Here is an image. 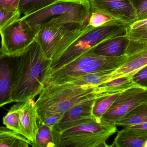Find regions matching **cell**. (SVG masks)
I'll list each match as a JSON object with an SVG mask.
<instances>
[{
  "label": "cell",
  "mask_w": 147,
  "mask_h": 147,
  "mask_svg": "<svg viewBox=\"0 0 147 147\" xmlns=\"http://www.w3.org/2000/svg\"><path fill=\"white\" fill-rule=\"evenodd\" d=\"M36 40L20 55L16 57L12 100L25 102L39 95L43 80L52 62Z\"/></svg>",
  "instance_id": "obj_1"
},
{
  "label": "cell",
  "mask_w": 147,
  "mask_h": 147,
  "mask_svg": "<svg viewBox=\"0 0 147 147\" xmlns=\"http://www.w3.org/2000/svg\"><path fill=\"white\" fill-rule=\"evenodd\" d=\"M107 93L100 91L98 86L79 85L67 83L45 86L36 101L37 112L64 113L75 105Z\"/></svg>",
  "instance_id": "obj_2"
},
{
  "label": "cell",
  "mask_w": 147,
  "mask_h": 147,
  "mask_svg": "<svg viewBox=\"0 0 147 147\" xmlns=\"http://www.w3.org/2000/svg\"><path fill=\"white\" fill-rule=\"evenodd\" d=\"M94 28L88 23L50 21L40 27L36 40L53 62L81 36Z\"/></svg>",
  "instance_id": "obj_3"
},
{
  "label": "cell",
  "mask_w": 147,
  "mask_h": 147,
  "mask_svg": "<svg viewBox=\"0 0 147 147\" xmlns=\"http://www.w3.org/2000/svg\"><path fill=\"white\" fill-rule=\"evenodd\" d=\"M125 60L124 55L118 57H107L97 55L91 50L70 63L47 75L43 80V86L44 87L48 85L63 84L71 79L91 73L113 72Z\"/></svg>",
  "instance_id": "obj_4"
},
{
  "label": "cell",
  "mask_w": 147,
  "mask_h": 147,
  "mask_svg": "<svg viewBox=\"0 0 147 147\" xmlns=\"http://www.w3.org/2000/svg\"><path fill=\"white\" fill-rule=\"evenodd\" d=\"M128 28V26L115 20L84 33L57 59L52 62L45 77L70 63L100 44L119 36L127 35Z\"/></svg>",
  "instance_id": "obj_5"
},
{
  "label": "cell",
  "mask_w": 147,
  "mask_h": 147,
  "mask_svg": "<svg viewBox=\"0 0 147 147\" xmlns=\"http://www.w3.org/2000/svg\"><path fill=\"white\" fill-rule=\"evenodd\" d=\"M114 123L92 117L62 132L61 147H106L107 140L117 131Z\"/></svg>",
  "instance_id": "obj_6"
},
{
  "label": "cell",
  "mask_w": 147,
  "mask_h": 147,
  "mask_svg": "<svg viewBox=\"0 0 147 147\" xmlns=\"http://www.w3.org/2000/svg\"><path fill=\"white\" fill-rule=\"evenodd\" d=\"M92 11L87 0H58L49 6L23 17L31 26L39 30L50 21L89 23Z\"/></svg>",
  "instance_id": "obj_7"
},
{
  "label": "cell",
  "mask_w": 147,
  "mask_h": 147,
  "mask_svg": "<svg viewBox=\"0 0 147 147\" xmlns=\"http://www.w3.org/2000/svg\"><path fill=\"white\" fill-rule=\"evenodd\" d=\"M38 31L23 17L1 28L0 56L20 55L36 41Z\"/></svg>",
  "instance_id": "obj_8"
},
{
  "label": "cell",
  "mask_w": 147,
  "mask_h": 147,
  "mask_svg": "<svg viewBox=\"0 0 147 147\" xmlns=\"http://www.w3.org/2000/svg\"><path fill=\"white\" fill-rule=\"evenodd\" d=\"M124 55L125 61L112 72L108 81L122 76H133L147 66V42L129 39Z\"/></svg>",
  "instance_id": "obj_9"
},
{
  "label": "cell",
  "mask_w": 147,
  "mask_h": 147,
  "mask_svg": "<svg viewBox=\"0 0 147 147\" xmlns=\"http://www.w3.org/2000/svg\"><path fill=\"white\" fill-rule=\"evenodd\" d=\"M145 102H147V88L138 86L129 88L119 94L102 118L113 123Z\"/></svg>",
  "instance_id": "obj_10"
},
{
  "label": "cell",
  "mask_w": 147,
  "mask_h": 147,
  "mask_svg": "<svg viewBox=\"0 0 147 147\" xmlns=\"http://www.w3.org/2000/svg\"><path fill=\"white\" fill-rule=\"evenodd\" d=\"M92 12L107 14L129 26L136 21V12L130 0H87Z\"/></svg>",
  "instance_id": "obj_11"
},
{
  "label": "cell",
  "mask_w": 147,
  "mask_h": 147,
  "mask_svg": "<svg viewBox=\"0 0 147 147\" xmlns=\"http://www.w3.org/2000/svg\"><path fill=\"white\" fill-rule=\"evenodd\" d=\"M96 98L85 100L71 107L64 113L55 128L62 132L81 124L93 117L92 109Z\"/></svg>",
  "instance_id": "obj_12"
},
{
  "label": "cell",
  "mask_w": 147,
  "mask_h": 147,
  "mask_svg": "<svg viewBox=\"0 0 147 147\" xmlns=\"http://www.w3.org/2000/svg\"><path fill=\"white\" fill-rule=\"evenodd\" d=\"M16 57L0 56V106L13 103Z\"/></svg>",
  "instance_id": "obj_13"
},
{
  "label": "cell",
  "mask_w": 147,
  "mask_h": 147,
  "mask_svg": "<svg viewBox=\"0 0 147 147\" xmlns=\"http://www.w3.org/2000/svg\"><path fill=\"white\" fill-rule=\"evenodd\" d=\"M38 121L36 101L33 99H29L23 102L21 107L20 134L32 143V147L36 143Z\"/></svg>",
  "instance_id": "obj_14"
},
{
  "label": "cell",
  "mask_w": 147,
  "mask_h": 147,
  "mask_svg": "<svg viewBox=\"0 0 147 147\" xmlns=\"http://www.w3.org/2000/svg\"><path fill=\"white\" fill-rule=\"evenodd\" d=\"M129 41L127 35L119 36L100 44L92 50L99 55L118 57L124 54Z\"/></svg>",
  "instance_id": "obj_15"
},
{
  "label": "cell",
  "mask_w": 147,
  "mask_h": 147,
  "mask_svg": "<svg viewBox=\"0 0 147 147\" xmlns=\"http://www.w3.org/2000/svg\"><path fill=\"white\" fill-rule=\"evenodd\" d=\"M36 143L33 147H61L62 133L55 127L38 121Z\"/></svg>",
  "instance_id": "obj_16"
},
{
  "label": "cell",
  "mask_w": 147,
  "mask_h": 147,
  "mask_svg": "<svg viewBox=\"0 0 147 147\" xmlns=\"http://www.w3.org/2000/svg\"><path fill=\"white\" fill-rule=\"evenodd\" d=\"M32 143L22 134L5 126L0 128V147H29Z\"/></svg>",
  "instance_id": "obj_17"
},
{
  "label": "cell",
  "mask_w": 147,
  "mask_h": 147,
  "mask_svg": "<svg viewBox=\"0 0 147 147\" xmlns=\"http://www.w3.org/2000/svg\"><path fill=\"white\" fill-rule=\"evenodd\" d=\"M145 122H147V102L140 104L113 123L117 126L126 127Z\"/></svg>",
  "instance_id": "obj_18"
},
{
  "label": "cell",
  "mask_w": 147,
  "mask_h": 147,
  "mask_svg": "<svg viewBox=\"0 0 147 147\" xmlns=\"http://www.w3.org/2000/svg\"><path fill=\"white\" fill-rule=\"evenodd\" d=\"M147 139L143 138L131 132L124 127L118 131L111 146L117 147H144Z\"/></svg>",
  "instance_id": "obj_19"
},
{
  "label": "cell",
  "mask_w": 147,
  "mask_h": 147,
  "mask_svg": "<svg viewBox=\"0 0 147 147\" xmlns=\"http://www.w3.org/2000/svg\"><path fill=\"white\" fill-rule=\"evenodd\" d=\"M138 85L133 80L132 76H122L110 81L107 82L99 86L103 93H114L123 92Z\"/></svg>",
  "instance_id": "obj_20"
},
{
  "label": "cell",
  "mask_w": 147,
  "mask_h": 147,
  "mask_svg": "<svg viewBox=\"0 0 147 147\" xmlns=\"http://www.w3.org/2000/svg\"><path fill=\"white\" fill-rule=\"evenodd\" d=\"M112 72L104 71L87 74L71 79L67 82L79 85H90L97 86L108 81L110 74Z\"/></svg>",
  "instance_id": "obj_21"
},
{
  "label": "cell",
  "mask_w": 147,
  "mask_h": 147,
  "mask_svg": "<svg viewBox=\"0 0 147 147\" xmlns=\"http://www.w3.org/2000/svg\"><path fill=\"white\" fill-rule=\"evenodd\" d=\"M121 92L107 93L96 98L93 107V116L98 118H102L110 109Z\"/></svg>",
  "instance_id": "obj_22"
},
{
  "label": "cell",
  "mask_w": 147,
  "mask_h": 147,
  "mask_svg": "<svg viewBox=\"0 0 147 147\" xmlns=\"http://www.w3.org/2000/svg\"><path fill=\"white\" fill-rule=\"evenodd\" d=\"M58 0H20L18 10L20 14L28 16L38 11Z\"/></svg>",
  "instance_id": "obj_23"
},
{
  "label": "cell",
  "mask_w": 147,
  "mask_h": 147,
  "mask_svg": "<svg viewBox=\"0 0 147 147\" xmlns=\"http://www.w3.org/2000/svg\"><path fill=\"white\" fill-rule=\"evenodd\" d=\"M22 103L18 102L13 105L3 118V124L6 127L20 134L21 107Z\"/></svg>",
  "instance_id": "obj_24"
},
{
  "label": "cell",
  "mask_w": 147,
  "mask_h": 147,
  "mask_svg": "<svg viewBox=\"0 0 147 147\" xmlns=\"http://www.w3.org/2000/svg\"><path fill=\"white\" fill-rule=\"evenodd\" d=\"M64 113L57 112L42 111L37 113L38 121L51 127H55L61 119Z\"/></svg>",
  "instance_id": "obj_25"
},
{
  "label": "cell",
  "mask_w": 147,
  "mask_h": 147,
  "mask_svg": "<svg viewBox=\"0 0 147 147\" xmlns=\"http://www.w3.org/2000/svg\"><path fill=\"white\" fill-rule=\"evenodd\" d=\"M115 20H116L107 14L99 12H94L92 13L89 24L94 28H98Z\"/></svg>",
  "instance_id": "obj_26"
},
{
  "label": "cell",
  "mask_w": 147,
  "mask_h": 147,
  "mask_svg": "<svg viewBox=\"0 0 147 147\" xmlns=\"http://www.w3.org/2000/svg\"><path fill=\"white\" fill-rule=\"evenodd\" d=\"M0 29L20 18V13L18 11L0 9Z\"/></svg>",
  "instance_id": "obj_27"
},
{
  "label": "cell",
  "mask_w": 147,
  "mask_h": 147,
  "mask_svg": "<svg viewBox=\"0 0 147 147\" xmlns=\"http://www.w3.org/2000/svg\"><path fill=\"white\" fill-rule=\"evenodd\" d=\"M136 12V21L147 19V0H130Z\"/></svg>",
  "instance_id": "obj_28"
},
{
  "label": "cell",
  "mask_w": 147,
  "mask_h": 147,
  "mask_svg": "<svg viewBox=\"0 0 147 147\" xmlns=\"http://www.w3.org/2000/svg\"><path fill=\"white\" fill-rule=\"evenodd\" d=\"M127 36L129 39L147 42V29L132 30L129 28Z\"/></svg>",
  "instance_id": "obj_29"
},
{
  "label": "cell",
  "mask_w": 147,
  "mask_h": 147,
  "mask_svg": "<svg viewBox=\"0 0 147 147\" xmlns=\"http://www.w3.org/2000/svg\"><path fill=\"white\" fill-rule=\"evenodd\" d=\"M132 78L138 86L147 88V65L134 75Z\"/></svg>",
  "instance_id": "obj_30"
},
{
  "label": "cell",
  "mask_w": 147,
  "mask_h": 147,
  "mask_svg": "<svg viewBox=\"0 0 147 147\" xmlns=\"http://www.w3.org/2000/svg\"><path fill=\"white\" fill-rule=\"evenodd\" d=\"M125 127L136 135L147 139V122Z\"/></svg>",
  "instance_id": "obj_31"
},
{
  "label": "cell",
  "mask_w": 147,
  "mask_h": 147,
  "mask_svg": "<svg viewBox=\"0 0 147 147\" xmlns=\"http://www.w3.org/2000/svg\"><path fill=\"white\" fill-rule=\"evenodd\" d=\"M20 0H0V9L18 11Z\"/></svg>",
  "instance_id": "obj_32"
},
{
  "label": "cell",
  "mask_w": 147,
  "mask_h": 147,
  "mask_svg": "<svg viewBox=\"0 0 147 147\" xmlns=\"http://www.w3.org/2000/svg\"><path fill=\"white\" fill-rule=\"evenodd\" d=\"M129 28L132 30L147 29V19L136 21L130 25Z\"/></svg>",
  "instance_id": "obj_33"
},
{
  "label": "cell",
  "mask_w": 147,
  "mask_h": 147,
  "mask_svg": "<svg viewBox=\"0 0 147 147\" xmlns=\"http://www.w3.org/2000/svg\"><path fill=\"white\" fill-rule=\"evenodd\" d=\"M144 147H147V140L145 141L144 142Z\"/></svg>",
  "instance_id": "obj_34"
}]
</instances>
